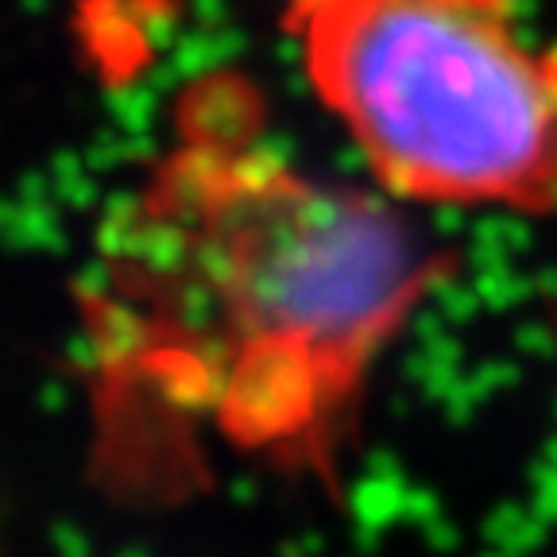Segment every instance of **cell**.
Returning a JSON list of instances; mask_svg holds the SVG:
<instances>
[{
	"label": "cell",
	"instance_id": "1",
	"mask_svg": "<svg viewBox=\"0 0 557 557\" xmlns=\"http://www.w3.org/2000/svg\"><path fill=\"white\" fill-rule=\"evenodd\" d=\"M453 256L380 186L275 151L186 139L97 236L104 302L233 445L325 461L372 368Z\"/></svg>",
	"mask_w": 557,
	"mask_h": 557
},
{
	"label": "cell",
	"instance_id": "2",
	"mask_svg": "<svg viewBox=\"0 0 557 557\" xmlns=\"http://www.w3.org/2000/svg\"><path fill=\"white\" fill-rule=\"evenodd\" d=\"M278 24L383 194L557 213V44L515 0H283Z\"/></svg>",
	"mask_w": 557,
	"mask_h": 557
}]
</instances>
